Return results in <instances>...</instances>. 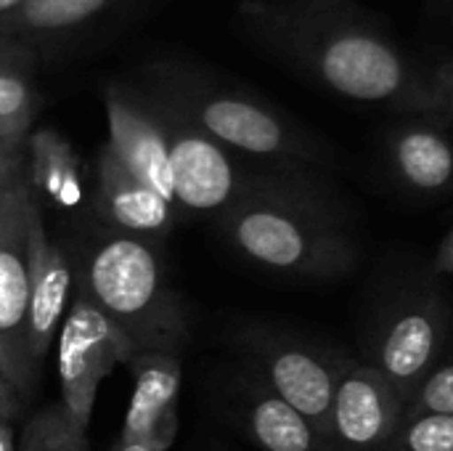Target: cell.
I'll list each match as a JSON object with an SVG mask.
<instances>
[{
    "mask_svg": "<svg viewBox=\"0 0 453 451\" xmlns=\"http://www.w3.org/2000/svg\"><path fill=\"white\" fill-rule=\"evenodd\" d=\"M403 415V399L374 364H350L340 377L332 417V451H382Z\"/></svg>",
    "mask_w": 453,
    "mask_h": 451,
    "instance_id": "9",
    "label": "cell"
},
{
    "mask_svg": "<svg viewBox=\"0 0 453 451\" xmlns=\"http://www.w3.org/2000/svg\"><path fill=\"white\" fill-rule=\"evenodd\" d=\"M425 415H449L453 417V364L441 359L425 380L417 385L411 399L403 404L401 417H425Z\"/></svg>",
    "mask_w": 453,
    "mask_h": 451,
    "instance_id": "22",
    "label": "cell"
},
{
    "mask_svg": "<svg viewBox=\"0 0 453 451\" xmlns=\"http://www.w3.org/2000/svg\"><path fill=\"white\" fill-rule=\"evenodd\" d=\"M21 451H90L88 431H82L58 404L37 412L21 436Z\"/></svg>",
    "mask_w": 453,
    "mask_h": 451,
    "instance_id": "20",
    "label": "cell"
},
{
    "mask_svg": "<svg viewBox=\"0 0 453 451\" xmlns=\"http://www.w3.org/2000/svg\"><path fill=\"white\" fill-rule=\"evenodd\" d=\"M74 271L64 250L48 239L42 218L32 234V266H29V300H27V351L29 364L40 375L50 348L56 346L61 322L74 290Z\"/></svg>",
    "mask_w": 453,
    "mask_h": 451,
    "instance_id": "13",
    "label": "cell"
},
{
    "mask_svg": "<svg viewBox=\"0 0 453 451\" xmlns=\"http://www.w3.org/2000/svg\"><path fill=\"white\" fill-rule=\"evenodd\" d=\"M19 3H24V0H0V19H5Z\"/></svg>",
    "mask_w": 453,
    "mask_h": 451,
    "instance_id": "30",
    "label": "cell"
},
{
    "mask_svg": "<svg viewBox=\"0 0 453 451\" xmlns=\"http://www.w3.org/2000/svg\"><path fill=\"white\" fill-rule=\"evenodd\" d=\"M117 0H24L5 19H0V35L24 45L42 43L104 16Z\"/></svg>",
    "mask_w": 453,
    "mask_h": 451,
    "instance_id": "18",
    "label": "cell"
},
{
    "mask_svg": "<svg viewBox=\"0 0 453 451\" xmlns=\"http://www.w3.org/2000/svg\"><path fill=\"white\" fill-rule=\"evenodd\" d=\"M449 338V311L438 295L409 303L388 327L374 367L398 391L403 404L411 399L425 375L441 362Z\"/></svg>",
    "mask_w": 453,
    "mask_h": 451,
    "instance_id": "11",
    "label": "cell"
},
{
    "mask_svg": "<svg viewBox=\"0 0 453 451\" xmlns=\"http://www.w3.org/2000/svg\"><path fill=\"white\" fill-rule=\"evenodd\" d=\"M24 48H29V45L19 43V40H13V37H3V35H0V58H3V56H13V53H19V51H24Z\"/></svg>",
    "mask_w": 453,
    "mask_h": 451,
    "instance_id": "27",
    "label": "cell"
},
{
    "mask_svg": "<svg viewBox=\"0 0 453 451\" xmlns=\"http://www.w3.org/2000/svg\"><path fill=\"white\" fill-rule=\"evenodd\" d=\"M40 109L32 45L0 58V136L27 141Z\"/></svg>",
    "mask_w": 453,
    "mask_h": 451,
    "instance_id": "19",
    "label": "cell"
},
{
    "mask_svg": "<svg viewBox=\"0 0 453 451\" xmlns=\"http://www.w3.org/2000/svg\"><path fill=\"white\" fill-rule=\"evenodd\" d=\"M56 346L61 407L82 431H88L98 385L114 372V367L127 364L135 351L80 284L61 322Z\"/></svg>",
    "mask_w": 453,
    "mask_h": 451,
    "instance_id": "6",
    "label": "cell"
},
{
    "mask_svg": "<svg viewBox=\"0 0 453 451\" xmlns=\"http://www.w3.org/2000/svg\"><path fill=\"white\" fill-rule=\"evenodd\" d=\"M127 367L133 372V393L119 439L167 451L178 436L180 359L173 354H135Z\"/></svg>",
    "mask_w": 453,
    "mask_h": 451,
    "instance_id": "12",
    "label": "cell"
},
{
    "mask_svg": "<svg viewBox=\"0 0 453 451\" xmlns=\"http://www.w3.org/2000/svg\"><path fill=\"white\" fill-rule=\"evenodd\" d=\"M382 451H453V417H401L393 439Z\"/></svg>",
    "mask_w": 453,
    "mask_h": 451,
    "instance_id": "21",
    "label": "cell"
},
{
    "mask_svg": "<svg viewBox=\"0 0 453 451\" xmlns=\"http://www.w3.org/2000/svg\"><path fill=\"white\" fill-rule=\"evenodd\" d=\"M143 90L170 104L223 149L279 162H326L329 152L268 104L180 64L146 69Z\"/></svg>",
    "mask_w": 453,
    "mask_h": 451,
    "instance_id": "4",
    "label": "cell"
},
{
    "mask_svg": "<svg viewBox=\"0 0 453 451\" xmlns=\"http://www.w3.org/2000/svg\"><path fill=\"white\" fill-rule=\"evenodd\" d=\"M24 152V141H16V138H5L0 136V159H8L13 154H21Z\"/></svg>",
    "mask_w": 453,
    "mask_h": 451,
    "instance_id": "26",
    "label": "cell"
},
{
    "mask_svg": "<svg viewBox=\"0 0 453 451\" xmlns=\"http://www.w3.org/2000/svg\"><path fill=\"white\" fill-rule=\"evenodd\" d=\"M435 271L443 274V276H451L453 274V234L449 231L443 239H441V247H438V255L433 260Z\"/></svg>",
    "mask_w": 453,
    "mask_h": 451,
    "instance_id": "25",
    "label": "cell"
},
{
    "mask_svg": "<svg viewBox=\"0 0 453 451\" xmlns=\"http://www.w3.org/2000/svg\"><path fill=\"white\" fill-rule=\"evenodd\" d=\"M37 221L40 205L24 175L0 199V369L19 399H27L37 383L27 351L29 266Z\"/></svg>",
    "mask_w": 453,
    "mask_h": 451,
    "instance_id": "5",
    "label": "cell"
},
{
    "mask_svg": "<svg viewBox=\"0 0 453 451\" xmlns=\"http://www.w3.org/2000/svg\"><path fill=\"white\" fill-rule=\"evenodd\" d=\"M239 423L260 451H332L313 425L255 377L239 388Z\"/></svg>",
    "mask_w": 453,
    "mask_h": 451,
    "instance_id": "15",
    "label": "cell"
},
{
    "mask_svg": "<svg viewBox=\"0 0 453 451\" xmlns=\"http://www.w3.org/2000/svg\"><path fill=\"white\" fill-rule=\"evenodd\" d=\"M104 104H106V120H109L106 146L117 154V159L135 178H141L167 205L175 207L167 144H165V133L157 120L151 98L141 88L109 82L104 90Z\"/></svg>",
    "mask_w": 453,
    "mask_h": 451,
    "instance_id": "10",
    "label": "cell"
},
{
    "mask_svg": "<svg viewBox=\"0 0 453 451\" xmlns=\"http://www.w3.org/2000/svg\"><path fill=\"white\" fill-rule=\"evenodd\" d=\"M388 157L395 175L417 191L438 194L449 186L453 173V149L443 125L406 122L388 138Z\"/></svg>",
    "mask_w": 453,
    "mask_h": 451,
    "instance_id": "16",
    "label": "cell"
},
{
    "mask_svg": "<svg viewBox=\"0 0 453 451\" xmlns=\"http://www.w3.org/2000/svg\"><path fill=\"white\" fill-rule=\"evenodd\" d=\"M234 247L252 263L305 279H329L353 268V239L305 197L287 186H252L223 213Z\"/></svg>",
    "mask_w": 453,
    "mask_h": 451,
    "instance_id": "2",
    "label": "cell"
},
{
    "mask_svg": "<svg viewBox=\"0 0 453 451\" xmlns=\"http://www.w3.org/2000/svg\"><path fill=\"white\" fill-rule=\"evenodd\" d=\"M143 93L151 98L165 133L175 207L223 215L247 189V178L234 162L231 152L202 133L170 104L151 96L149 90Z\"/></svg>",
    "mask_w": 453,
    "mask_h": 451,
    "instance_id": "8",
    "label": "cell"
},
{
    "mask_svg": "<svg viewBox=\"0 0 453 451\" xmlns=\"http://www.w3.org/2000/svg\"><path fill=\"white\" fill-rule=\"evenodd\" d=\"M24 175L32 194H42L50 205L72 210L82 199V167L72 144L50 130H35L24 141Z\"/></svg>",
    "mask_w": 453,
    "mask_h": 451,
    "instance_id": "17",
    "label": "cell"
},
{
    "mask_svg": "<svg viewBox=\"0 0 453 451\" xmlns=\"http://www.w3.org/2000/svg\"><path fill=\"white\" fill-rule=\"evenodd\" d=\"M93 210L111 231L138 239L167 234L175 221V207L135 178L109 146L101 149L96 165Z\"/></svg>",
    "mask_w": 453,
    "mask_h": 451,
    "instance_id": "14",
    "label": "cell"
},
{
    "mask_svg": "<svg viewBox=\"0 0 453 451\" xmlns=\"http://www.w3.org/2000/svg\"><path fill=\"white\" fill-rule=\"evenodd\" d=\"M239 19L255 45L321 88L449 125L451 66L427 72L364 16L321 0H247Z\"/></svg>",
    "mask_w": 453,
    "mask_h": 451,
    "instance_id": "1",
    "label": "cell"
},
{
    "mask_svg": "<svg viewBox=\"0 0 453 451\" xmlns=\"http://www.w3.org/2000/svg\"><path fill=\"white\" fill-rule=\"evenodd\" d=\"M117 324L135 354H173L186 343V316L167 287L157 253L138 237L106 234L98 239L77 282Z\"/></svg>",
    "mask_w": 453,
    "mask_h": 451,
    "instance_id": "3",
    "label": "cell"
},
{
    "mask_svg": "<svg viewBox=\"0 0 453 451\" xmlns=\"http://www.w3.org/2000/svg\"><path fill=\"white\" fill-rule=\"evenodd\" d=\"M21 412V399L16 396V391L11 388V383L5 380L3 369H0V420H13Z\"/></svg>",
    "mask_w": 453,
    "mask_h": 451,
    "instance_id": "24",
    "label": "cell"
},
{
    "mask_svg": "<svg viewBox=\"0 0 453 451\" xmlns=\"http://www.w3.org/2000/svg\"><path fill=\"white\" fill-rule=\"evenodd\" d=\"M24 178V152L8 159H0V199Z\"/></svg>",
    "mask_w": 453,
    "mask_h": 451,
    "instance_id": "23",
    "label": "cell"
},
{
    "mask_svg": "<svg viewBox=\"0 0 453 451\" xmlns=\"http://www.w3.org/2000/svg\"><path fill=\"white\" fill-rule=\"evenodd\" d=\"M244 348L252 362V377L303 415L329 447L332 399L350 364L334 359L329 351L268 332L247 335Z\"/></svg>",
    "mask_w": 453,
    "mask_h": 451,
    "instance_id": "7",
    "label": "cell"
},
{
    "mask_svg": "<svg viewBox=\"0 0 453 451\" xmlns=\"http://www.w3.org/2000/svg\"><path fill=\"white\" fill-rule=\"evenodd\" d=\"M0 451H16L13 447V431L5 420H0Z\"/></svg>",
    "mask_w": 453,
    "mask_h": 451,
    "instance_id": "28",
    "label": "cell"
},
{
    "mask_svg": "<svg viewBox=\"0 0 453 451\" xmlns=\"http://www.w3.org/2000/svg\"><path fill=\"white\" fill-rule=\"evenodd\" d=\"M114 451H154L151 447H146V444H138V441H117V447Z\"/></svg>",
    "mask_w": 453,
    "mask_h": 451,
    "instance_id": "29",
    "label": "cell"
}]
</instances>
